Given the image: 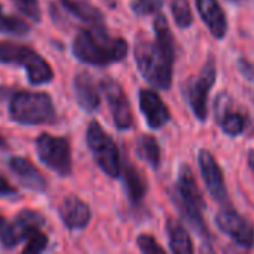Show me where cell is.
Masks as SVG:
<instances>
[{
    "label": "cell",
    "instance_id": "1",
    "mask_svg": "<svg viewBox=\"0 0 254 254\" xmlns=\"http://www.w3.org/2000/svg\"><path fill=\"white\" fill-rule=\"evenodd\" d=\"M153 33V40L144 34L138 36L134 46V57L143 79L153 88L167 91L173 83L176 42L164 13H156Z\"/></svg>",
    "mask_w": 254,
    "mask_h": 254
},
{
    "label": "cell",
    "instance_id": "2",
    "mask_svg": "<svg viewBox=\"0 0 254 254\" xmlns=\"http://www.w3.org/2000/svg\"><path fill=\"white\" fill-rule=\"evenodd\" d=\"M170 199L182 214L183 220L196 232V235L204 241L207 249L211 252V234L204 219L205 201L199 190L193 171L188 164H182L179 167L176 186L170 192Z\"/></svg>",
    "mask_w": 254,
    "mask_h": 254
},
{
    "label": "cell",
    "instance_id": "3",
    "mask_svg": "<svg viewBox=\"0 0 254 254\" xmlns=\"http://www.w3.org/2000/svg\"><path fill=\"white\" fill-rule=\"evenodd\" d=\"M71 48L79 61L97 67L122 61L128 54L127 40L110 36L104 25H91V28L80 30Z\"/></svg>",
    "mask_w": 254,
    "mask_h": 254
},
{
    "label": "cell",
    "instance_id": "4",
    "mask_svg": "<svg viewBox=\"0 0 254 254\" xmlns=\"http://www.w3.org/2000/svg\"><path fill=\"white\" fill-rule=\"evenodd\" d=\"M9 116L22 125L52 124L57 119L51 95L39 91L15 92L9 101Z\"/></svg>",
    "mask_w": 254,
    "mask_h": 254
},
{
    "label": "cell",
    "instance_id": "5",
    "mask_svg": "<svg viewBox=\"0 0 254 254\" xmlns=\"http://www.w3.org/2000/svg\"><path fill=\"white\" fill-rule=\"evenodd\" d=\"M15 63L25 68L31 85H45L54 79L49 63L34 49L13 42H0V64Z\"/></svg>",
    "mask_w": 254,
    "mask_h": 254
},
{
    "label": "cell",
    "instance_id": "6",
    "mask_svg": "<svg viewBox=\"0 0 254 254\" xmlns=\"http://www.w3.org/2000/svg\"><path fill=\"white\" fill-rule=\"evenodd\" d=\"M217 79L214 55H210L199 74L189 77L182 83V94L193 112L195 118L204 122L208 116V95Z\"/></svg>",
    "mask_w": 254,
    "mask_h": 254
},
{
    "label": "cell",
    "instance_id": "7",
    "mask_svg": "<svg viewBox=\"0 0 254 254\" xmlns=\"http://www.w3.org/2000/svg\"><path fill=\"white\" fill-rule=\"evenodd\" d=\"M86 144L94 156V161L101 168V171L112 179L119 177L121 155L118 146L97 121H91L88 125Z\"/></svg>",
    "mask_w": 254,
    "mask_h": 254
},
{
    "label": "cell",
    "instance_id": "8",
    "mask_svg": "<svg viewBox=\"0 0 254 254\" xmlns=\"http://www.w3.org/2000/svg\"><path fill=\"white\" fill-rule=\"evenodd\" d=\"M36 152L43 165L61 177H67L73 171L71 147L67 137H55L40 134L36 140Z\"/></svg>",
    "mask_w": 254,
    "mask_h": 254
},
{
    "label": "cell",
    "instance_id": "9",
    "mask_svg": "<svg viewBox=\"0 0 254 254\" xmlns=\"http://www.w3.org/2000/svg\"><path fill=\"white\" fill-rule=\"evenodd\" d=\"M216 225L237 246L246 250H250L254 246V228L252 222L241 216L231 204L222 205V210L216 216Z\"/></svg>",
    "mask_w": 254,
    "mask_h": 254
},
{
    "label": "cell",
    "instance_id": "10",
    "mask_svg": "<svg viewBox=\"0 0 254 254\" xmlns=\"http://www.w3.org/2000/svg\"><path fill=\"white\" fill-rule=\"evenodd\" d=\"M100 88L103 94L106 95V100L109 103L112 118L115 122V127L119 131H128L134 127V115L131 103L121 86L119 82H116L112 77H106L101 80Z\"/></svg>",
    "mask_w": 254,
    "mask_h": 254
},
{
    "label": "cell",
    "instance_id": "11",
    "mask_svg": "<svg viewBox=\"0 0 254 254\" xmlns=\"http://www.w3.org/2000/svg\"><path fill=\"white\" fill-rule=\"evenodd\" d=\"M216 122L220 129L229 137L241 135L247 128V116L234 103L228 92H220L214 101Z\"/></svg>",
    "mask_w": 254,
    "mask_h": 254
},
{
    "label": "cell",
    "instance_id": "12",
    "mask_svg": "<svg viewBox=\"0 0 254 254\" xmlns=\"http://www.w3.org/2000/svg\"><path fill=\"white\" fill-rule=\"evenodd\" d=\"M198 162H199L204 183L207 186V190L213 196V199L222 205L229 204L225 176H223V171H222L220 165L217 164L216 158L213 156V153L207 149H201L198 153Z\"/></svg>",
    "mask_w": 254,
    "mask_h": 254
},
{
    "label": "cell",
    "instance_id": "13",
    "mask_svg": "<svg viewBox=\"0 0 254 254\" xmlns=\"http://www.w3.org/2000/svg\"><path fill=\"white\" fill-rule=\"evenodd\" d=\"M138 103H140V110L147 125L152 129H161L171 121L170 110L156 91L147 88L140 89Z\"/></svg>",
    "mask_w": 254,
    "mask_h": 254
},
{
    "label": "cell",
    "instance_id": "14",
    "mask_svg": "<svg viewBox=\"0 0 254 254\" xmlns=\"http://www.w3.org/2000/svg\"><path fill=\"white\" fill-rule=\"evenodd\" d=\"M60 217L70 231H82L91 222V208L76 195H68L60 205Z\"/></svg>",
    "mask_w": 254,
    "mask_h": 254
},
{
    "label": "cell",
    "instance_id": "15",
    "mask_svg": "<svg viewBox=\"0 0 254 254\" xmlns=\"http://www.w3.org/2000/svg\"><path fill=\"white\" fill-rule=\"evenodd\" d=\"M196 9L210 33L222 40L228 33V18L219 0H196Z\"/></svg>",
    "mask_w": 254,
    "mask_h": 254
},
{
    "label": "cell",
    "instance_id": "16",
    "mask_svg": "<svg viewBox=\"0 0 254 254\" xmlns=\"http://www.w3.org/2000/svg\"><path fill=\"white\" fill-rule=\"evenodd\" d=\"M73 89L77 104L88 113L97 112L101 104L100 89L89 73H79L73 80Z\"/></svg>",
    "mask_w": 254,
    "mask_h": 254
},
{
    "label": "cell",
    "instance_id": "17",
    "mask_svg": "<svg viewBox=\"0 0 254 254\" xmlns=\"http://www.w3.org/2000/svg\"><path fill=\"white\" fill-rule=\"evenodd\" d=\"M7 165L24 188L34 190V192H43L46 189V180L43 174L27 158L12 156Z\"/></svg>",
    "mask_w": 254,
    "mask_h": 254
},
{
    "label": "cell",
    "instance_id": "18",
    "mask_svg": "<svg viewBox=\"0 0 254 254\" xmlns=\"http://www.w3.org/2000/svg\"><path fill=\"white\" fill-rule=\"evenodd\" d=\"M121 173H122L124 188H125L128 199L134 205L140 204L144 199L146 193H147V180H146V177L127 158H125L124 164H121Z\"/></svg>",
    "mask_w": 254,
    "mask_h": 254
},
{
    "label": "cell",
    "instance_id": "19",
    "mask_svg": "<svg viewBox=\"0 0 254 254\" xmlns=\"http://www.w3.org/2000/svg\"><path fill=\"white\" fill-rule=\"evenodd\" d=\"M167 237H168L170 250L173 253L192 254L195 252L193 241L182 222H179L176 219H168L167 220Z\"/></svg>",
    "mask_w": 254,
    "mask_h": 254
},
{
    "label": "cell",
    "instance_id": "20",
    "mask_svg": "<svg viewBox=\"0 0 254 254\" xmlns=\"http://www.w3.org/2000/svg\"><path fill=\"white\" fill-rule=\"evenodd\" d=\"M63 6L89 25H104V15L89 0H61Z\"/></svg>",
    "mask_w": 254,
    "mask_h": 254
},
{
    "label": "cell",
    "instance_id": "21",
    "mask_svg": "<svg viewBox=\"0 0 254 254\" xmlns=\"http://www.w3.org/2000/svg\"><path fill=\"white\" fill-rule=\"evenodd\" d=\"M137 155L144 162H147L153 170H159L162 162V153H161V146L153 135L143 134L137 140Z\"/></svg>",
    "mask_w": 254,
    "mask_h": 254
},
{
    "label": "cell",
    "instance_id": "22",
    "mask_svg": "<svg viewBox=\"0 0 254 254\" xmlns=\"http://www.w3.org/2000/svg\"><path fill=\"white\" fill-rule=\"evenodd\" d=\"M12 225H13V229H15V232H16L19 241H21V240H25L30 234L42 229L43 225H45V220L37 211L22 210L15 217V222Z\"/></svg>",
    "mask_w": 254,
    "mask_h": 254
},
{
    "label": "cell",
    "instance_id": "23",
    "mask_svg": "<svg viewBox=\"0 0 254 254\" xmlns=\"http://www.w3.org/2000/svg\"><path fill=\"white\" fill-rule=\"evenodd\" d=\"M0 33L10 36H25L30 33V25L18 16L4 13L3 7L0 6Z\"/></svg>",
    "mask_w": 254,
    "mask_h": 254
},
{
    "label": "cell",
    "instance_id": "24",
    "mask_svg": "<svg viewBox=\"0 0 254 254\" xmlns=\"http://www.w3.org/2000/svg\"><path fill=\"white\" fill-rule=\"evenodd\" d=\"M171 12L174 22L180 28H188L193 22V13L189 0H171Z\"/></svg>",
    "mask_w": 254,
    "mask_h": 254
},
{
    "label": "cell",
    "instance_id": "25",
    "mask_svg": "<svg viewBox=\"0 0 254 254\" xmlns=\"http://www.w3.org/2000/svg\"><path fill=\"white\" fill-rule=\"evenodd\" d=\"M19 244V238L13 229V225L6 222V219L0 214V246L3 249H13Z\"/></svg>",
    "mask_w": 254,
    "mask_h": 254
},
{
    "label": "cell",
    "instance_id": "26",
    "mask_svg": "<svg viewBox=\"0 0 254 254\" xmlns=\"http://www.w3.org/2000/svg\"><path fill=\"white\" fill-rule=\"evenodd\" d=\"M12 3L15 4V7L25 15L27 18H30L34 22H39L42 18V9L39 4V0H12Z\"/></svg>",
    "mask_w": 254,
    "mask_h": 254
},
{
    "label": "cell",
    "instance_id": "27",
    "mask_svg": "<svg viewBox=\"0 0 254 254\" xmlns=\"http://www.w3.org/2000/svg\"><path fill=\"white\" fill-rule=\"evenodd\" d=\"M27 244L24 247V253H40L48 247V235L42 232V229L30 234L25 238Z\"/></svg>",
    "mask_w": 254,
    "mask_h": 254
},
{
    "label": "cell",
    "instance_id": "28",
    "mask_svg": "<svg viewBox=\"0 0 254 254\" xmlns=\"http://www.w3.org/2000/svg\"><path fill=\"white\" fill-rule=\"evenodd\" d=\"M162 7V0H132L131 9L138 16L156 13Z\"/></svg>",
    "mask_w": 254,
    "mask_h": 254
},
{
    "label": "cell",
    "instance_id": "29",
    "mask_svg": "<svg viewBox=\"0 0 254 254\" xmlns=\"http://www.w3.org/2000/svg\"><path fill=\"white\" fill-rule=\"evenodd\" d=\"M137 244H138V249L144 254H165V249H162L156 243V240L152 235H149V234L138 235Z\"/></svg>",
    "mask_w": 254,
    "mask_h": 254
},
{
    "label": "cell",
    "instance_id": "30",
    "mask_svg": "<svg viewBox=\"0 0 254 254\" xmlns=\"http://www.w3.org/2000/svg\"><path fill=\"white\" fill-rule=\"evenodd\" d=\"M18 196V189L0 173V198H15Z\"/></svg>",
    "mask_w": 254,
    "mask_h": 254
},
{
    "label": "cell",
    "instance_id": "31",
    "mask_svg": "<svg viewBox=\"0 0 254 254\" xmlns=\"http://www.w3.org/2000/svg\"><path fill=\"white\" fill-rule=\"evenodd\" d=\"M237 67H238V71L250 82H254V65L247 60V58H238L237 61Z\"/></svg>",
    "mask_w": 254,
    "mask_h": 254
},
{
    "label": "cell",
    "instance_id": "32",
    "mask_svg": "<svg viewBox=\"0 0 254 254\" xmlns=\"http://www.w3.org/2000/svg\"><path fill=\"white\" fill-rule=\"evenodd\" d=\"M247 164H249V167H250V170H252V173H253V176H254V150L253 149H250V150L247 152Z\"/></svg>",
    "mask_w": 254,
    "mask_h": 254
},
{
    "label": "cell",
    "instance_id": "33",
    "mask_svg": "<svg viewBox=\"0 0 254 254\" xmlns=\"http://www.w3.org/2000/svg\"><path fill=\"white\" fill-rule=\"evenodd\" d=\"M6 146H7V141H6V140H4V137L0 134V149H4Z\"/></svg>",
    "mask_w": 254,
    "mask_h": 254
},
{
    "label": "cell",
    "instance_id": "34",
    "mask_svg": "<svg viewBox=\"0 0 254 254\" xmlns=\"http://www.w3.org/2000/svg\"><path fill=\"white\" fill-rule=\"evenodd\" d=\"M226 1H231V3H235V4H241L244 0H226Z\"/></svg>",
    "mask_w": 254,
    "mask_h": 254
},
{
    "label": "cell",
    "instance_id": "35",
    "mask_svg": "<svg viewBox=\"0 0 254 254\" xmlns=\"http://www.w3.org/2000/svg\"><path fill=\"white\" fill-rule=\"evenodd\" d=\"M107 1H113V0H107Z\"/></svg>",
    "mask_w": 254,
    "mask_h": 254
}]
</instances>
